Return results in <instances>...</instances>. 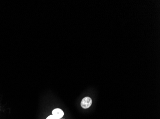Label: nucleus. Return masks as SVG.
<instances>
[{
    "mask_svg": "<svg viewBox=\"0 0 160 119\" xmlns=\"http://www.w3.org/2000/svg\"></svg>",
    "mask_w": 160,
    "mask_h": 119,
    "instance_id": "nucleus-4",
    "label": "nucleus"
},
{
    "mask_svg": "<svg viewBox=\"0 0 160 119\" xmlns=\"http://www.w3.org/2000/svg\"><path fill=\"white\" fill-rule=\"evenodd\" d=\"M92 104V100L89 97H86L82 100L81 105L83 109L89 108Z\"/></svg>",
    "mask_w": 160,
    "mask_h": 119,
    "instance_id": "nucleus-1",
    "label": "nucleus"
},
{
    "mask_svg": "<svg viewBox=\"0 0 160 119\" xmlns=\"http://www.w3.org/2000/svg\"><path fill=\"white\" fill-rule=\"evenodd\" d=\"M58 118H56L55 117H54L53 115H50V116H48L47 117L46 119H58Z\"/></svg>",
    "mask_w": 160,
    "mask_h": 119,
    "instance_id": "nucleus-3",
    "label": "nucleus"
},
{
    "mask_svg": "<svg viewBox=\"0 0 160 119\" xmlns=\"http://www.w3.org/2000/svg\"><path fill=\"white\" fill-rule=\"evenodd\" d=\"M52 115L57 118L61 119L64 116V112L61 109L57 108L53 110Z\"/></svg>",
    "mask_w": 160,
    "mask_h": 119,
    "instance_id": "nucleus-2",
    "label": "nucleus"
}]
</instances>
